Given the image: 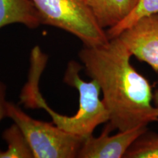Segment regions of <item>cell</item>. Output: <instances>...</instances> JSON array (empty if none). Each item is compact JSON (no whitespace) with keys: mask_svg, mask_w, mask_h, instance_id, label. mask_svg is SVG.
I'll return each mask as SVG.
<instances>
[{"mask_svg":"<svg viewBox=\"0 0 158 158\" xmlns=\"http://www.w3.org/2000/svg\"><path fill=\"white\" fill-rule=\"evenodd\" d=\"M83 68L76 61L68 63L64 81L75 87L79 93V107L73 116L61 115L48 106L45 107L53 123L61 129L86 139L92 135L98 125L109 121V114L100 99V87L94 79L89 82L81 78L79 72Z\"/></svg>","mask_w":158,"mask_h":158,"instance_id":"obj_2","label":"cell"},{"mask_svg":"<svg viewBox=\"0 0 158 158\" xmlns=\"http://www.w3.org/2000/svg\"><path fill=\"white\" fill-rule=\"evenodd\" d=\"M157 13H158V0H139V2L133 11L118 24L107 29L106 31V34L109 39L114 38L138 20L144 16Z\"/></svg>","mask_w":158,"mask_h":158,"instance_id":"obj_11","label":"cell"},{"mask_svg":"<svg viewBox=\"0 0 158 158\" xmlns=\"http://www.w3.org/2000/svg\"><path fill=\"white\" fill-rule=\"evenodd\" d=\"M100 27L106 30L129 15L139 0H85Z\"/></svg>","mask_w":158,"mask_h":158,"instance_id":"obj_7","label":"cell"},{"mask_svg":"<svg viewBox=\"0 0 158 158\" xmlns=\"http://www.w3.org/2000/svg\"><path fill=\"white\" fill-rule=\"evenodd\" d=\"M7 116L19 126L29 142L34 158H74L84 140L56 124L35 119L16 105L7 102Z\"/></svg>","mask_w":158,"mask_h":158,"instance_id":"obj_4","label":"cell"},{"mask_svg":"<svg viewBox=\"0 0 158 158\" xmlns=\"http://www.w3.org/2000/svg\"><path fill=\"white\" fill-rule=\"evenodd\" d=\"M117 37L132 56L158 72V13L138 20Z\"/></svg>","mask_w":158,"mask_h":158,"instance_id":"obj_5","label":"cell"},{"mask_svg":"<svg viewBox=\"0 0 158 158\" xmlns=\"http://www.w3.org/2000/svg\"><path fill=\"white\" fill-rule=\"evenodd\" d=\"M124 157L158 158V134L147 129L131 144Z\"/></svg>","mask_w":158,"mask_h":158,"instance_id":"obj_10","label":"cell"},{"mask_svg":"<svg viewBox=\"0 0 158 158\" xmlns=\"http://www.w3.org/2000/svg\"><path fill=\"white\" fill-rule=\"evenodd\" d=\"M153 102H154V105H155V107L158 109V89L154 92Z\"/></svg>","mask_w":158,"mask_h":158,"instance_id":"obj_13","label":"cell"},{"mask_svg":"<svg viewBox=\"0 0 158 158\" xmlns=\"http://www.w3.org/2000/svg\"><path fill=\"white\" fill-rule=\"evenodd\" d=\"M12 23H21L30 29L42 24L31 0H0V29Z\"/></svg>","mask_w":158,"mask_h":158,"instance_id":"obj_8","label":"cell"},{"mask_svg":"<svg viewBox=\"0 0 158 158\" xmlns=\"http://www.w3.org/2000/svg\"><path fill=\"white\" fill-rule=\"evenodd\" d=\"M3 138L7 144L6 151L0 150V158H32V151L24 134L16 124L5 130Z\"/></svg>","mask_w":158,"mask_h":158,"instance_id":"obj_9","label":"cell"},{"mask_svg":"<svg viewBox=\"0 0 158 158\" xmlns=\"http://www.w3.org/2000/svg\"><path fill=\"white\" fill-rule=\"evenodd\" d=\"M147 129V126H139L124 131H118L115 135H110L111 130L107 125L98 137L92 135L84 140L77 157H124L131 144Z\"/></svg>","mask_w":158,"mask_h":158,"instance_id":"obj_6","label":"cell"},{"mask_svg":"<svg viewBox=\"0 0 158 158\" xmlns=\"http://www.w3.org/2000/svg\"><path fill=\"white\" fill-rule=\"evenodd\" d=\"M42 24L68 31L86 46H97L109 40L97 22L85 0H31Z\"/></svg>","mask_w":158,"mask_h":158,"instance_id":"obj_3","label":"cell"},{"mask_svg":"<svg viewBox=\"0 0 158 158\" xmlns=\"http://www.w3.org/2000/svg\"><path fill=\"white\" fill-rule=\"evenodd\" d=\"M6 86L0 81V121L7 116V102L5 100Z\"/></svg>","mask_w":158,"mask_h":158,"instance_id":"obj_12","label":"cell"},{"mask_svg":"<svg viewBox=\"0 0 158 158\" xmlns=\"http://www.w3.org/2000/svg\"><path fill=\"white\" fill-rule=\"evenodd\" d=\"M78 55L86 75L100 86L111 131L158 121L152 88L131 64L132 54L117 37L100 45H84Z\"/></svg>","mask_w":158,"mask_h":158,"instance_id":"obj_1","label":"cell"}]
</instances>
